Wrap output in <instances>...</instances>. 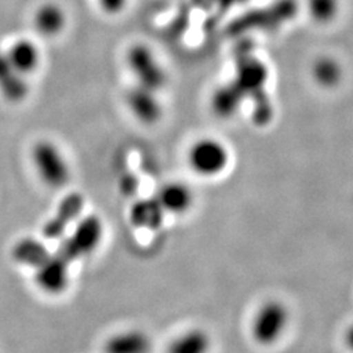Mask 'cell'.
Wrapping results in <instances>:
<instances>
[{"instance_id": "obj_1", "label": "cell", "mask_w": 353, "mask_h": 353, "mask_svg": "<svg viewBox=\"0 0 353 353\" xmlns=\"http://www.w3.org/2000/svg\"><path fill=\"white\" fill-rule=\"evenodd\" d=\"M292 323L290 306L283 300L271 299L261 303L250 321L252 341L261 347H274L285 336Z\"/></svg>"}, {"instance_id": "obj_2", "label": "cell", "mask_w": 353, "mask_h": 353, "mask_svg": "<svg viewBox=\"0 0 353 353\" xmlns=\"http://www.w3.org/2000/svg\"><path fill=\"white\" fill-rule=\"evenodd\" d=\"M30 161L41 182L49 189H63L70 183L71 166L61 147L52 140H37L30 150Z\"/></svg>"}, {"instance_id": "obj_3", "label": "cell", "mask_w": 353, "mask_h": 353, "mask_svg": "<svg viewBox=\"0 0 353 353\" xmlns=\"http://www.w3.org/2000/svg\"><path fill=\"white\" fill-rule=\"evenodd\" d=\"M103 233L105 227L101 217L89 214L76 224L71 233L61 239L62 242L54 254L70 265L96 252L103 239Z\"/></svg>"}, {"instance_id": "obj_4", "label": "cell", "mask_w": 353, "mask_h": 353, "mask_svg": "<svg viewBox=\"0 0 353 353\" xmlns=\"http://www.w3.org/2000/svg\"><path fill=\"white\" fill-rule=\"evenodd\" d=\"M125 62L130 74L135 79V84L156 92L166 87L169 76L164 64L147 43L135 42L130 45L125 54Z\"/></svg>"}, {"instance_id": "obj_5", "label": "cell", "mask_w": 353, "mask_h": 353, "mask_svg": "<svg viewBox=\"0 0 353 353\" xmlns=\"http://www.w3.org/2000/svg\"><path fill=\"white\" fill-rule=\"evenodd\" d=\"M188 164L192 173L204 178L221 176L230 164V152L221 140H195L188 151Z\"/></svg>"}, {"instance_id": "obj_6", "label": "cell", "mask_w": 353, "mask_h": 353, "mask_svg": "<svg viewBox=\"0 0 353 353\" xmlns=\"http://www.w3.org/2000/svg\"><path fill=\"white\" fill-rule=\"evenodd\" d=\"M127 109L143 126H156L164 117V106L159 99V92L135 84L125 96Z\"/></svg>"}, {"instance_id": "obj_7", "label": "cell", "mask_w": 353, "mask_h": 353, "mask_svg": "<svg viewBox=\"0 0 353 353\" xmlns=\"http://www.w3.org/2000/svg\"><path fill=\"white\" fill-rule=\"evenodd\" d=\"M85 199L80 192H70L59 203L54 216L42 228L43 239L49 241L61 240L67 229L72 225L83 214Z\"/></svg>"}, {"instance_id": "obj_8", "label": "cell", "mask_w": 353, "mask_h": 353, "mask_svg": "<svg viewBox=\"0 0 353 353\" xmlns=\"http://www.w3.org/2000/svg\"><path fill=\"white\" fill-rule=\"evenodd\" d=\"M29 94V77L21 75L8 61L6 51L0 50V97L7 103L20 105Z\"/></svg>"}, {"instance_id": "obj_9", "label": "cell", "mask_w": 353, "mask_h": 353, "mask_svg": "<svg viewBox=\"0 0 353 353\" xmlns=\"http://www.w3.org/2000/svg\"><path fill=\"white\" fill-rule=\"evenodd\" d=\"M32 21L38 36L51 39L63 34L68 26V16L62 4L57 1H45L36 8Z\"/></svg>"}, {"instance_id": "obj_10", "label": "cell", "mask_w": 353, "mask_h": 353, "mask_svg": "<svg viewBox=\"0 0 353 353\" xmlns=\"http://www.w3.org/2000/svg\"><path fill=\"white\" fill-rule=\"evenodd\" d=\"M34 271L37 287L42 292L57 296L62 294L68 288L70 265L64 263L54 252H51L48 261Z\"/></svg>"}, {"instance_id": "obj_11", "label": "cell", "mask_w": 353, "mask_h": 353, "mask_svg": "<svg viewBox=\"0 0 353 353\" xmlns=\"http://www.w3.org/2000/svg\"><path fill=\"white\" fill-rule=\"evenodd\" d=\"M4 51L13 67L26 77L37 72L42 63L41 49L32 38H17Z\"/></svg>"}, {"instance_id": "obj_12", "label": "cell", "mask_w": 353, "mask_h": 353, "mask_svg": "<svg viewBox=\"0 0 353 353\" xmlns=\"http://www.w3.org/2000/svg\"><path fill=\"white\" fill-rule=\"evenodd\" d=\"M156 199L160 203L165 214H188L195 202L194 191L185 182H168L163 185L156 194Z\"/></svg>"}, {"instance_id": "obj_13", "label": "cell", "mask_w": 353, "mask_h": 353, "mask_svg": "<svg viewBox=\"0 0 353 353\" xmlns=\"http://www.w3.org/2000/svg\"><path fill=\"white\" fill-rule=\"evenodd\" d=\"M151 352V338L141 330H126L117 332L103 344V353Z\"/></svg>"}, {"instance_id": "obj_14", "label": "cell", "mask_w": 353, "mask_h": 353, "mask_svg": "<svg viewBox=\"0 0 353 353\" xmlns=\"http://www.w3.org/2000/svg\"><path fill=\"white\" fill-rule=\"evenodd\" d=\"M212 350V338L202 327L188 328L178 334L168 344L166 353H210Z\"/></svg>"}, {"instance_id": "obj_15", "label": "cell", "mask_w": 353, "mask_h": 353, "mask_svg": "<svg viewBox=\"0 0 353 353\" xmlns=\"http://www.w3.org/2000/svg\"><path fill=\"white\" fill-rule=\"evenodd\" d=\"M51 252L48 246L34 237H26L17 241L13 245L12 259L19 265H26L32 270H37L38 267L43 265Z\"/></svg>"}, {"instance_id": "obj_16", "label": "cell", "mask_w": 353, "mask_h": 353, "mask_svg": "<svg viewBox=\"0 0 353 353\" xmlns=\"http://www.w3.org/2000/svg\"><path fill=\"white\" fill-rule=\"evenodd\" d=\"M165 216L164 210L157 202L156 196L140 199L134 203L130 210V220L132 225L150 230H156L161 227Z\"/></svg>"}, {"instance_id": "obj_17", "label": "cell", "mask_w": 353, "mask_h": 353, "mask_svg": "<svg viewBox=\"0 0 353 353\" xmlns=\"http://www.w3.org/2000/svg\"><path fill=\"white\" fill-rule=\"evenodd\" d=\"M312 76L319 87L335 88L343 79V67L332 57H321L312 65Z\"/></svg>"}, {"instance_id": "obj_18", "label": "cell", "mask_w": 353, "mask_h": 353, "mask_svg": "<svg viewBox=\"0 0 353 353\" xmlns=\"http://www.w3.org/2000/svg\"><path fill=\"white\" fill-rule=\"evenodd\" d=\"M307 10L316 23L328 24L339 14L341 0H307Z\"/></svg>"}, {"instance_id": "obj_19", "label": "cell", "mask_w": 353, "mask_h": 353, "mask_svg": "<svg viewBox=\"0 0 353 353\" xmlns=\"http://www.w3.org/2000/svg\"><path fill=\"white\" fill-rule=\"evenodd\" d=\"M99 8L108 16H118L126 10L128 0H97Z\"/></svg>"}, {"instance_id": "obj_20", "label": "cell", "mask_w": 353, "mask_h": 353, "mask_svg": "<svg viewBox=\"0 0 353 353\" xmlns=\"http://www.w3.org/2000/svg\"><path fill=\"white\" fill-rule=\"evenodd\" d=\"M344 344L348 348V351L353 353V323L350 325L344 332Z\"/></svg>"}]
</instances>
